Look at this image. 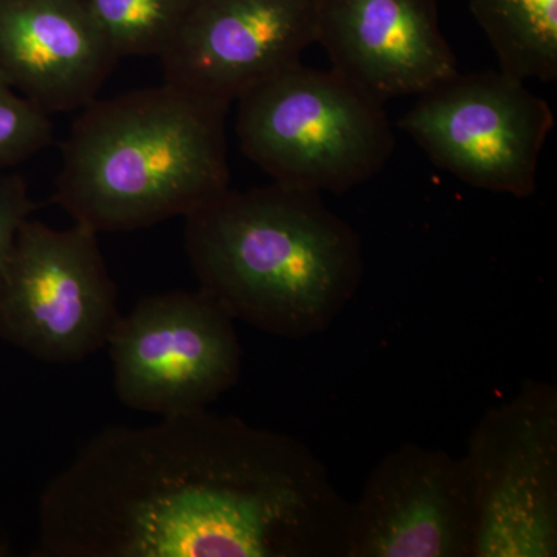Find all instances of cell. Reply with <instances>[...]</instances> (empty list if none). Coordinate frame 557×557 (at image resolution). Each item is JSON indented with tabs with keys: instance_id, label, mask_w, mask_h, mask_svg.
Returning a JSON list of instances; mask_svg holds the SVG:
<instances>
[{
	"instance_id": "cell-1",
	"label": "cell",
	"mask_w": 557,
	"mask_h": 557,
	"mask_svg": "<svg viewBox=\"0 0 557 557\" xmlns=\"http://www.w3.org/2000/svg\"><path fill=\"white\" fill-rule=\"evenodd\" d=\"M351 502L302 442L208 409L104 429L39 500L44 557H347Z\"/></svg>"
},
{
	"instance_id": "cell-2",
	"label": "cell",
	"mask_w": 557,
	"mask_h": 557,
	"mask_svg": "<svg viewBox=\"0 0 557 557\" xmlns=\"http://www.w3.org/2000/svg\"><path fill=\"white\" fill-rule=\"evenodd\" d=\"M200 288L231 318L287 339L332 327L364 277L357 231L321 194L288 186L231 190L186 215Z\"/></svg>"
},
{
	"instance_id": "cell-3",
	"label": "cell",
	"mask_w": 557,
	"mask_h": 557,
	"mask_svg": "<svg viewBox=\"0 0 557 557\" xmlns=\"http://www.w3.org/2000/svg\"><path fill=\"white\" fill-rule=\"evenodd\" d=\"M230 108L170 83L97 98L62 145L54 200L98 234L186 218L230 188Z\"/></svg>"
},
{
	"instance_id": "cell-4",
	"label": "cell",
	"mask_w": 557,
	"mask_h": 557,
	"mask_svg": "<svg viewBox=\"0 0 557 557\" xmlns=\"http://www.w3.org/2000/svg\"><path fill=\"white\" fill-rule=\"evenodd\" d=\"M236 102L242 152L277 185L347 193L376 177L394 153L383 104L333 70L296 62Z\"/></svg>"
},
{
	"instance_id": "cell-5",
	"label": "cell",
	"mask_w": 557,
	"mask_h": 557,
	"mask_svg": "<svg viewBox=\"0 0 557 557\" xmlns=\"http://www.w3.org/2000/svg\"><path fill=\"white\" fill-rule=\"evenodd\" d=\"M472 557L557 556V388L528 380L480 418L463 457Z\"/></svg>"
},
{
	"instance_id": "cell-6",
	"label": "cell",
	"mask_w": 557,
	"mask_h": 557,
	"mask_svg": "<svg viewBox=\"0 0 557 557\" xmlns=\"http://www.w3.org/2000/svg\"><path fill=\"white\" fill-rule=\"evenodd\" d=\"M121 314L97 231L28 218L0 270V336L51 362H79L108 344Z\"/></svg>"
},
{
	"instance_id": "cell-7",
	"label": "cell",
	"mask_w": 557,
	"mask_h": 557,
	"mask_svg": "<svg viewBox=\"0 0 557 557\" xmlns=\"http://www.w3.org/2000/svg\"><path fill=\"white\" fill-rule=\"evenodd\" d=\"M399 119L435 166L472 188L527 199L555 115L504 70L460 72L423 94Z\"/></svg>"
},
{
	"instance_id": "cell-8",
	"label": "cell",
	"mask_w": 557,
	"mask_h": 557,
	"mask_svg": "<svg viewBox=\"0 0 557 557\" xmlns=\"http://www.w3.org/2000/svg\"><path fill=\"white\" fill-rule=\"evenodd\" d=\"M106 346L116 397L143 412L208 409L240 380L234 319L201 288L139 300L116 321Z\"/></svg>"
},
{
	"instance_id": "cell-9",
	"label": "cell",
	"mask_w": 557,
	"mask_h": 557,
	"mask_svg": "<svg viewBox=\"0 0 557 557\" xmlns=\"http://www.w3.org/2000/svg\"><path fill=\"white\" fill-rule=\"evenodd\" d=\"M475 516L463 458L406 443L351 502L347 557H472Z\"/></svg>"
},
{
	"instance_id": "cell-10",
	"label": "cell",
	"mask_w": 557,
	"mask_h": 557,
	"mask_svg": "<svg viewBox=\"0 0 557 557\" xmlns=\"http://www.w3.org/2000/svg\"><path fill=\"white\" fill-rule=\"evenodd\" d=\"M317 36L318 0H194L160 54L164 83L231 106Z\"/></svg>"
},
{
	"instance_id": "cell-11",
	"label": "cell",
	"mask_w": 557,
	"mask_h": 557,
	"mask_svg": "<svg viewBox=\"0 0 557 557\" xmlns=\"http://www.w3.org/2000/svg\"><path fill=\"white\" fill-rule=\"evenodd\" d=\"M317 42L333 72L383 106L458 73L437 0H318Z\"/></svg>"
},
{
	"instance_id": "cell-12",
	"label": "cell",
	"mask_w": 557,
	"mask_h": 557,
	"mask_svg": "<svg viewBox=\"0 0 557 557\" xmlns=\"http://www.w3.org/2000/svg\"><path fill=\"white\" fill-rule=\"evenodd\" d=\"M119 60L87 0H0V76L49 115L97 100Z\"/></svg>"
},
{
	"instance_id": "cell-13",
	"label": "cell",
	"mask_w": 557,
	"mask_h": 557,
	"mask_svg": "<svg viewBox=\"0 0 557 557\" xmlns=\"http://www.w3.org/2000/svg\"><path fill=\"white\" fill-rule=\"evenodd\" d=\"M500 70L519 79L557 78V0H469Z\"/></svg>"
},
{
	"instance_id": "cell-14",
	"label": "cell",
	"mask_w": 557,
	"mask_h": 557,
	"mask_svg": "<svg viewBox=\"0 0 557 557\" xmlns=\"http://www.w3.org/2000/svg\"><path fill=\"white\" fill-rule=\"evenodd\" d=\"M194 0H87L119 58L159 57Z\"/></svg>"
},
{
	"instance_id": "cell-15",
	"label": "cell",
	"mask_w": 557,
	"mask_h": 557,
	"mask_svg": "<svg viewBox=\"0 0 557 557\" xmlns=\"http://www.w3.org/2000/svg\"><path fill=\"white\" fill-rule=\"evenodd\" d=\"M53 141L49 113L17 94L0 76V171L11 170Z\"/></svg>"
},
{
	"instance_id": "cell-16",
	"label": "cell",
	"mask_w": 557,
	"mask_h": 557,
	"mask_svg": "<svg viewBox=\"0 0 557 557\" xmlns=\"http://www.w3.org/2000/svg\"><path fill=\"white\" fill-rule=\"evenodd\" d=\"M35 203L25 178L10 170L0 171V270L17 230L30 218Z\"/></svg>"
}]
</instances>
